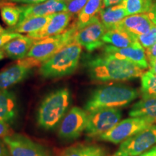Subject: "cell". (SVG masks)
I'll use <instances>...</instances> for the list:
<instances>
[{
	"instance_id": "cell-1",
	"label": "cell",
	"mask_w": 156,
	"mask_h": 156,
	"mask_svg": "<svg viewBox=\"0 0 156 156\" xmlns=\"http://www.w3.org/2000/svg\"><path fill=\"white\" fill-rule=\"evenodd\" d=\"M85 68L90 77L97 82L128 80L142 75V69L126 60L110 54L89 58Z\"/></svg>"
},
{
	"instance_id": "cell-2",
	"label": "cell",
	"mask_w": 156,
	"mask_h": 156,
	"mask_svg": "<svg viewBox=\"0 0 156 156\" xmlns=\"http://www.w3.org/2000/svg\"><path fill=\"white\" fill-rule=\"evenodd\" d=\"M137 90L124 85L101 87L93 91L85 103L87 113L103 108H120L129 106L137 98Z\"/></svg>"
},
{
	"instance_id": "cell-3",
	"label": "cell",
	"mask_w": 156,
	"mask_h": 156,
	"mask_svg": "<svg viewBox=\"0 0 156 156\" xmlns=\"http://www.w3.org/2000/svg\"><path fill=\"white\" fill-rule=\"evenodd\" d=\"M70 103L71 93L67 87L49 93L38 107L36 116L38 125L45 130L54 129L64 118Z\"/></svg>"
},
{
	"instance_id": "cell-4",
	"label": "cell",
	"mask_w": 156,
	"mask_h": 156,
	"mask_svg": "<svg viewBox=\"0 0 156 156\" xmlns=\"http://www.w3.org/2000/svg\"><path fill=\"white\" fill-rule=\"evenodd\" d=\"M82 47L75 41L64 46L42 64L40 75L44 78H56L75 73L80 59Z\"/></svg>"
},
{
	"instance_id": "cell-5",
	"label": "cell",
	"mask_w": 156,
	"mask_h": 156,
	"mask_svg": "<svg viewBox=\"0 0 156 156\" xmlns=\"http://www.w3.org/2000/svg\"><path fill=\"white\" fill-rule=\"evenodd\" d=\"M77 31L75 25L66 30L61 34L37 40L31 47L27 57L32 58L41 66L54 54L66 45L74 41V37Z\"/></svg>"
},
{
	"instance_id": "cell-6",
	"label": "cell",
	"mask_w": 156,
	"mask_h": 156,
	"mask_svg": "<svg viewBox=\"0 0 156 156\" xmlns=\"http://www.w3.org/2000/svg\"><path fill=\"white\" fill-rule=\"evenodd\" d=\"M122 113L119 108H103L88 113L85 133L90 139H98L119 122Z\"/></svg>"
},
{
	"instance_id": "cell-7",
	"label": "cell",
	"mask_w": 156,
	"mask_h": 156,
	"mask_svg": "<svg viewBox=\"0 0 156 156\" xmlns=\"http://www.w3.org/2000/svg\"><path fill=\"white\" fill-rule=\"evenodd\" d=\"M155 120L147 118L131 117L119 122L114 128L99 136L98 140L112 142L122 143L138 132L153 125Z\"/></svg>"
},
{
	"instance_id": "cell-8",
	"label": "cell",
	"mask_w": 156,
	"mask_h": 156,
	"mask_svg": "<svg viewBox=\"0 0 156 156\" xmlns=\"http://www.w3.org/2000/svg\"><path fill=\"white\" fill-rule=\"evenodd\" d=\"M156 145V125L153 124L124 140L112 156H140Z\"/></svg>"
},
{
	"instance_id": "cell-9",
	"label": "cell",
	"mask_w": 156,
	"mask_h": 156,
	"mask_svg": "<svg viewBox=\"0 0 156 156\" xmlns=\"http://www.w3.org/2000/svg\"><path fill=\"white\" fill-rule=\"evenodd\" d=\"M88 113L85 109L75 106L68 112L60 124L58 136L62 140H74L80 136L86 127Z\"/></svg>"
},
{
	"instance_id": "cell-10",
	"label": "cell",
	"mask_w": 156,
	"mask_h": 156,
	"mask_svg": "<svg viewBox=\"0 0 156 156\" xmlns=\"http://www.w3.org/2000/svg\"><path fill=\"white\" fill-rule=\"evenodd\" d=\"M3 140L11 156H51L46 147L22 134H12Z\"/></svg>"
},
{
	"instance_id": "cell-11",
	"label": "cell",
	"mask_w": 156,
	"mask_h": 156,
	"mask_svg": "<svg viewBox=\"0 0 156 156\" xmlns=\"http://www.w3.org/2000/svg\"><path fill=\"white\" fill-rule=\"evenodd\" d=\"M106 30L99 17H96L86 26L77 31L74 41L85 47L87 51H93L104 46L103 37Z\"/></svg>"
},
{
	"instance_id": "cell-12",
	"label": "cell",
	"mask_w": 156,
	"mask_h": 156,
	"mask_svg": "<svg viewBox=\"0 0 156 156\" xmlns=\"http://www.w3.org/2000/svg\"><path fill=\"white\" fill-rule=\"evenodd\" d=\"M104 54L132 62L141 69H146L149 67L145 51L139 44L127 48H116L108 45L105 46Z\"/></svg>"
},
{
	"instance_id": "cell-13",
	"label": "cell",
	"mask_w": 156,
	"mask_h": 156,
	"mask_svg": "<svg viewBox=\"0 0 156 156\" xmlns=\"http://www.w3.org/2000/svg\"><path fill=\"white\" fill-rule=\"evenodd\" d=\"M72 17L73 15L68 12L54 13L51 15L49 21L44 28L38 32L28 34V36L36 40H41L50 36L61 34L67 30Z\"/></svg>"
},
{
	"instance_id": "cell-14",
	"label": "cell",
	"mask_w": 156,
	"mask_h": 156,
	"mask_svg": "<svg viewBox=\"0 0 156 156\" xmlns=\"http://www.w3.org/2000/svg\"><path fill=\"white\" fill-rule=\"evenodd\" d=\"M149 17L146 14L129 15L123 19L114 28L125 31L134 37L136 41V37L147 34L154 26ZM113 28V29H114Z\"/></svg>"
},
{
	"instance_id": "cell-15",
	"label": "cell",
	"mask_w": 156,
	"mask_h": 156,
	"mask_svg": "<svg viewBox=\"0 0 156 156\" xmlns=\"http://www.w3.org/2000/svg\"><path fill=\"white\" fill-rule=\"evenodd\" d=\"M63 12H67V2L62 0H47L43 3L25 6L19 22L29 17L45 16Z\"/></svg>"
},
{
	"instance_id": "cell-16",
	"label": "cell",
	"mask_w": 156,
	"mask_h": 156,
	"mask_svg": "<svg viewBox=\"0 0 156 156\" xmlns=\"http://www.w3.org/2000/svg\"><path fill=\"white\" fill-rule=\"evenodd\" d=\"M18 116V104L12 91L0 90V121L13 124Z\"/></svg>"
},
{
	"instance_id": "cell-17",
	"label": "cell",
	"mask_w": 156,
	"mask_h": 156,
	"mask_svg": "<svg viewBox=\"0 0 156 156\" xmlns=\"http://www.w3.org/2000/svg\"><path fill=\"white\" fill-rule=\"evenodd\" d=\"M36 41V39L29 36H21L7 43L2 48L8 57L21 60L26 58L29 51Z\"/></svg>"
},
{
	"instance_id": "cell-18",
	"label": "cell",
	"mask_w": 156,
	"mask_h": 156,
	"mask_svg": "<svg viewBox=\"0 0 156 156\" xmlns=\"http://www.w3.org/2000/svg\"><path fill=\"white\" fill-rule=\"evenodd\" d=\"M32 68L20 64L0 72V90H5L24 80L30 75Z\"/></svg>"
},
{
	"instance_id": "cell-19",
	"label": "cell",
	"mask_w": 156,
	"mask_h": 156,
	"mask_svg": "<svg viewBox=\"0 0 156 156\" xmlns=\"http://www.w3.org/2000/svg\"><path fill=\"white\" fill-rule=\"evenodd\" d=\"M126 16L127 14L122 3L102 9L99 13V19L107 30L114 28Z\"/></svg>"
},
{
	"instance_id": "cell-20",
	"label": "cell",
	"mask_w": 156,
	"mask_h": 156,
	"mask_svg": "<svg viewBox=\"0 0 156 156\" xmlns=\"http://www.w3.org/2000/svg\"><path fill=\"white\" fill-rule=\"evenodd\" d=\"M103 41L116 48L132 47L138 44L136 39L131 35L116 28L106 30L103 37Z\"/></svg>"
},
{
	"instance_id": "cell-21",
	"label": "cell",
	"mask_w": 156,
	"mask_h": 156,
	"mask_svg": "<svg viewBox=\"0 0 156 156\" xmlns=\"http://www.w3.org/2000/svg\"><path fill=\"white\" fill-rule=\"evenodd\" d=\"M131 117L152 119L156 121V97L142 98L129 112Z\"/></svg>"
},
{
	"instance_id": "cell-22",
	"label": "cell",
	"mask_w": 156,
	"mask_h": 156,
	"mask_svg": "<svg viewBox=\"0 0 156 156\" xmlns=\"http://www.w3.org/2000/svg\"><path fill=\"white\" fill-rule=\"evenodd\" d=\"M103 7V0H88L80 12L78 14L75 23L77 30L89 24L95 17H98Z\"/></svg>"
},
{
	"instance_id": "cell-23",
	"label": "cell",
	"mask_w": 156,
	"mask_h": 156,
	"mask_svg": "<svg viewBox=\"0 0 156 156\" xmlns=\"http://www.w3.org/2000/svg\"><path fill=\"white\" fill-rule=\"evenodd\" d=\"M51 15L29 17L19 22L12 30L19 34H30L38 32L46 26L51 19Z\"/></svg>"
},
{
	"instance_id": "cell-24",
	"label": "cell",
	"mask_w": 156,
	"mask_h": 156,
	"mask_svg": "<svg viewBox=\"0 0 156 156\" xmlns=\"http://www.w3.org/2000/svg\"><path fill=\"white\" fill-rule=\"evenodd\" d=\"M61 156H106V151L95 145H77L67 148Z\"/></svg>"
},
{
	"instance_id": "cell-25",
	"label": "cell",
	"mask_w": 156,
	"mask_h": 156,
	"mask_svg": "<svg viewBox=\"0 0 156 156\" xmlns=\"http://www.w3.org/2000/svg\"><path fill=\"white\" fill-rule=\"evenodd\" d=\"M121 3L127 16L147 12L153 4V0H123Z\"/></svg>"
},
{
	"instance_id": "cell-26",
	"label": "cell",
	"mask_w": 156,
	"mask_h": 156,
	"mask_svg": "<svg viewBox=\"0 0 156 156\" xmlns=\"http://www.w3.org/2000/svg\"><path fill=\"white\" fill-rule=\"evenodd\" d=\"M25 6L14 7L11 5L3 6L0 9L1 17L4 23L8 26H15L19 23Z\"/></svg>"
},
{
	"instance_id": "cell-27",
	"label": "cell",
	"mask_w": 156,
	"mask_h": 156,
	"mask_svg": "<svg viewBox=\"0 0 156 156\" xmlns=\"http://www.w3.org/2000/svg\"><path fill=\"white\" fill-rule=\"evenodd\" d=\"M141 93L142 98L156 97V75L151 71L141 76Z\"/></svg>"
},
{
	"instance_id": "cell-28",
	"label": "cell",
	"mask_w": 156,
	"mask_h": 156,
	"mask_svg": "<svg viewBox=\"0 0 156 156\" xmlns=\"http://www.w3.org/2000/svg\"><path fill=\"white\" fill-rule=\"evenodd\" d=\"M136 41L142 48L146 49L153 46L156 43V25H154L147 34L136 37Z\"/></svg>"
},
{
	"instance_id": "cell-29",
	"label": "cell",
	"mask_w": 156,
	"mask_h": 156,
	"mask_svg": "<svg viewBox=\"0 0 156 156\" xmlns=\"http://www.w3.org/2000/svg\"><path fill=\"white\" fill-rule=\"evenodd\" d=\"M88 0H70L67 2V12L72 15L79 14Z\"/></svg>"
},
{
	"instance_id": "cell-30",
	"label": "cell",
	"mask_w": 156,
	"mask_h": 156,
	"mask_svg": "<svg viewBox=\"0 0 156 156\" xmlns=\"http://www.w3.org/2000/svg\"><path fill=\"white\" fill-rule=\"evenodd\" d=\"M22 35L19 33L15 32L12 29L7 30H4L3 32L0 33V47H3L5 45L10 41L12 39L16 38L17 37L21 36Z\"/></svg>"
},
{
	"instance_id": "cell-31",
	"label": "cell",
	"mask_w": 156,
	"mask_h": 156,
	"mask_svg": "<svg viewBox=\"0 0 156 156\" xmlns=\"http://www.w3.org/2000/svg\"><path fill=\"white\" fill-rule=\"evenodd\" d=\"M11 129L9 127V124L5 122L0 121V137H5L6 136H8L12 134Z\"/></svg>"
},
{
	"instance_id": "cell-32",
	"label": "cell",
	"mask_w": 156,
	"mask_h": 156,
	"mask_svg": "<svg viewBox=\"0 0 156 156\" xmlns=\"http://www.w3.org/2000/svg\"><path fill=\"white\" fill-rule=\"evenodd\" d=\"M147 15L154 25H156V2L153 3L150 10L147 12Z\"/></svg>"
},
{
	"instance_id": "cell-33",
	"label": "cell",
	"mask_w": 156,
	"mask_h": 156,
	"mask_svg": "<svg viewBox=\"0 0 156 156\" xmlns=\"http://www.w3.org/2000/svg\"><path fill=\"white\" fill-rule=\"evenodd\" d=\"M145 53L147 60L156 58V43L153 46H152L151 47L147 48L145 51Z\"/></svg>"
},
{
	"instance_id": "cell-34",
	"label": "cell",
	"mask_w": 156,
	"mask_h": 156,
	"mask_svg": "<svg viewBox=\"0 0 156 156\" xmlns=\"http://www.w3.org/2000/svg\"><path fill=\"white\" fill-rule=\"evenodd\" d=\"M0 156H11L8 147L2 140H0Z\"/></svg>"
},
{
	"instance_id": "cell-35",
	"label": "cell",
	"mask_w": 156,
	"mask_h": 156,
	"mask_svg": "<svg viewBox=\"0 0 156 156\" xmlns=\"http://www.w3.org/2000/svg\"><path fill=\"white\" fill-rule=\"evenodd\" d=\"M123 0H103V7L102 9L106 8V7L114 6L118 4H120Z\"/></svg>"
},
{
	"instance_id": "cell-36",
	"label": "cell",
	"mask_w": 156,
	"mask_h": 156,
	"mask_svg": "<svg viewBox=\"0 0 156 156\" xmlns=\"http://www.w3.org/2000/svg\"><path fill=\"white\" fill-rule=\"evenodd\" d=\"M14 2H20V3H25V4H33V5H36V4L43 3L47 0H9Z\"/></svg>"
},
{
	"instance_id": "cell-37",
	"label": "cell",
	"mask_w": 156,
	"mask_h": 156,
	"mask_svg": "<svg viewBox=\"0 0 156 156\" xmlns=\"http://www.w3.org/2000/svg\"><path fill=\"white\" fill-rule=\"evenodd\" d=\"M148 63H149V67L150 69H151V72L156 75V58L148 60Z\"/></svg>"
},
{
	"instance_id": "cell-38",
	"label": "cell",
	"mask_w": 156,
	"mask_h": 156,
	"mask_svg": "<svg viewBox=\"0 0 156 156\" xmlns=\"http://www.w3.org/2000/svg\"><path fill=\"white\" fill-rule=\"evenodd\" d=\"M140 156H156V146H154L149 151L145 152V153L142 154Z\"/></svg>"
},
{
	"instance_id": "cell-39",
	"label": "cell",
	"mask_w": 156,
	"mask_h": 156,
	"mask_svg": "<svg viewBox=\"0 0 156 156\" xmlns=\"http://www.w3.org/2000/svg\"><path fill=\"white\" fill-rule=\"evenodd\" d=\"M4 57H5V54H4V51L2 50H0V60L3 59Z\"/></svg>"
},
{
	"instance_id": "cell-40",
	"label": "cell",
	"mask_w": 156,
	"mask_h": 156,
	"mask_svg": "<svg viewBox=\"0 0 156 156\" xmlns=\"http://www.w3.org/2000/svg\"><path fill=\"white\" fill-rule=\"evenodd\" d=\"M4 30H4V29H3V28H2V26H1V25H0V33L3 32V31H4Z\"/></svg>"
},
{
	"instance_id": "cell-41",
	"label": "cell",
	"mask_w": 156,
	"mask_h": 156,
	"mask_svg": "<svg viewBox=\"0 0 156 156\" xmlns=\"http://www.w3.org/2000/svg\"><path fill=\"white\" fill-rule=\"evenodd\" d=\"M62 1H63V2H67L70 1V0H62Z\"/></svg>"
},
{
	"instance_id": "cell-42",
	"label": "cell",
	"mask_w": 156,
	"mask_h": 156,
	"mask_svg": "<svg viewBox=\"0 0 156 156\" xmlns=\"http://www.w3.org/2000/svg\"><path fill=\"white\" fill-rule=\"evenodd\" d=\"M154 1H156V0H154Z\"/></svg>"
}]
</instances>
